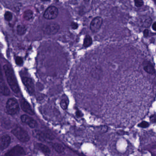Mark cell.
I'll use <instances>...</instances> for the list:
<instances>
[{
    "instance_id": "cell-2",
    "label": "cell",
    "mask_w": 156,
    "mask_h": 156,
    "mask_svg": "<svg viewBox=\"0 0 156 156\" xmlns=\"http://www.w3.org/2000/svg\"><path fill=\"white\" fill-rule=\"evenodd\" d=\"M20 110L19 103L15 98H10L6 105V112L9 115H14Z\"/></svg>"
},
{
    "instance_id": "cell-8",
    "label": "cell",
    "mask_w": 156,
    "mask_h": 156,
    "mask_svg": "<svg viewBox=\"0 0 156 156\" xmlns=\"http://www.w3.org/2000/svg\"><path fill=\"white\" fill-rule=\"evenodd\" d=\"M25 151L22 147L16 146L5 154V156H20L24 155Z\"/></svg>"
},
{
    "instance_id": "cell-27",
    "label": "cell",
    "mask_w": 156,
    "mask_h": 156,
    "mask_svg": "<svg viewBox=\"0 0 156 156\" xmlns=\"http://www.w3.org/2000/svg\"><path fill=\"white\" fill-rule=\"evenodd\" d=\"M71 27L73 28V30H75V29H77L78 28V24L75 23H73L71 25Z\"/></svg>"
},
{
    "instance_id": "cell-24",
    "label": "cell",
    "mask_w": 156,
    "mask_h": 156,
    "mask_svg": "<svg viewBox=\"0 0 156 156\" xmlns=\"http://www.w3.org/2000/svg\"><path fill=\"white\" fill-rule=\"evenodd\" d=\"M148 123H147L146 121H143L141 122L140 124H139L138 126L140 127L141 128H147L149 126Z\"/></svg>"
},
{
    "instance_id": "cell-9",
    "label": "cell",
    "mask_w": 156,
    "mask_h": 156,
    "mask_svg": "<svg viewBox=\"0 0 156 156\" xmlns=\"http://www.w3.org/2000/svg\"><path fill=\"white\" fill-rule=\"evenodd\" d=\"M22 80L29 93L31 94H33L34 93V87L32 79L29 77H23Z\"/></svg>"
},
{
    "instance_id": "cell-26",
    "label": "cell",
    "mask_w": 156,
    "mask_h": 156,
    "mask_svg": "<svg viewBox=\"0 0 156 156\" xmlns=\"http://www.w3.org/2000/svg\"><path fill=\"white\" fill-rule=\"evenodd\" d=\"M150 120L151 122L155 123L156 122V115H151L150 117Z\"/></svg>"
},
{
    "instance_id": "cell-10",
    "label": "cell",
    "mask_w": 156,
    "mask_h": 156,
    "mask_svg": "<svg viewBox=\"0 0 156 156\" xmlns=\"http://www.w3.org/2000/svg\"><path fill=\"white\" fill-rule=\"evenodd\" d=\"M20 102L21 107L22 109L23 110V111L30 115H34V112L33 110L32 109L30 104L27 101H25L24 99H20Z\"/></svg>"
},
{
    "instance_id": "cell-16",
    "label": "cell",
    "mask_w": 156,
    "mask_h": 156,
    "mask_svg": "<svg viewBox=\"0 0 156 156\" xmlns=\"http://www.w3.org/2000/svg\"><path fill=\"white\" fill-rule=\"evenodd\" d=\"M33 17V12L31 10L28 9L23 12V17L24 20L27 21L30 20Z\"/></svg>"
},
{
    "instance_id": "cell-29",
    "label": "cell",
    "mask_w": 156,
    "mask_h": 156,
    "mask_svg": "<svg viewBox=\"0 0 156 156\" xmlns=\"http://www.w3.org/2000/svg\"><path fill=\"white\" fill-rule=\"evenodd\" d=\"M148 30H145V31H144V35H145V36H147L148 35Z\"/></svg>"
},
{
    "instance_id": "cell-1",
    "label": "cell",
    "mask_w": 156,
    "mask_h": 156,
    "mask_svg": "<svg viewBox=\"0 0 156 156\" xmlns=\"http://www.w3.org/2000/svg\"><path fill=\"white\" fill-rule=\"evenodd\" d=\"M3 71L8 84L13 92L18 93L20 89L12 69L8 65H4L3 66Z\"/></svg>"
},
{
    "instance_id": "cell-23",
    "label": "cell",
    "mask_w": 156,
    "mask_h": 156,
    "mask_svg": "<svg viewBox=\"0 0 156 156\" xmlns=\"http://www.w3.org/2000/svg\"><path fill=\"white\" fill-rule=\"evenodd\" d=\"M15 62H16V63L18 65L20 66L23 63V60L21 57H20V56H17L15 58Z\"/></svg>"
},
{
    "instance_id": "cell-17",
    "label": "cell",
    "mask_w": 156,
    "mask_h": 156,
    "mask_svg": "<svg viewBox=\"0 0 156 156\" xmlns=\"http://www.w3.org/2000/svg\"><path fill=\"white\" fill-rule=\"evenodd\" d=\"M27 30V28L24 25H18L17 27V32L19 35H23L25 34Z\"/></svg>"
},
{
    "instance_id": "cell-20",
    "label": "cell",
    "mask_w": 156,
    "mask_h": 156,
    "mask_svg": "<svg viewBox=\"0 0 156 156\" xmlns=\"http://www.w3.org/2000/svg\"><path fill=\"white\" fill-rule=\"evenodd\" d=\"M52 147L56 151L59 153H62L64 151V147L61 144H58V143H53Z\"/></svg>"
},
{
    "instance_id": "cell-19",
    "label": "cell",
    "mask_w": 156,
    "mask_h": 156,
    "mask_svg": "<svg viewBox=\"0 0 156 156\" xmlns=\"http://www.w3.org/2000/svg\"><path fill=\"white\" fill-rule=\"evenodd\" d=\"M144 70L146 71L147 73L149 74H154L155 73V71L154 70V67L152 65L150 64H147L145 65L144 66Z\"/></svg>"
},
{
    "instance_id": "cell-4",
    "label": "cell",
    "mask_w": 156,
    "mask_h": 156,
    "mask_svg": "<svg viewBox=\"0 0 156 156\" xmlns=\"http://www.w3.org/2000/svg\"><path fill=\"white\" fill-rule=\"evenodd\" d=\"M60 26L57 23H52L44 26L42 29L44 34L46 35H53L58 32Z\"/></svg>"
},
{
    "instance_id": "cell-7",
    "label": "cell",
    "mask_w": 156,
    "mask_h": 156,
    "mask_svg": "<svg viewBox=\"0 0 156 156\" xmlns=\"http://www.w3.org/2000/svg\"><path fill=\"white\" fill-rule=\"evenodd\" d=\"M103 19L101 17H97L94 18L90 23V28L93 32H97L102 26L103 23Z\"/></svg>"
},
{
    "instance_id": "cell-18",
    "label": "cell",
    "mask_w": 156,
    "mask_h": 156,
    "mask_svg": "<svg viewBox=\"0 0 156 156\" xmlns=\"http://www.w3.org/2000/svg\"><path fill=\"white\" fill-rule=\"evenodd\" d=\"M92 39L89 35H86L83 41L84 47L87 48V47H89L91 44H92Z\"/></svg>"
},
{
    "instance_id": "cell-25",
    "label": "cell",
    "mask_w": 156,
    "mask_h": 156,
    "mask_svg": "<svg viewBox=\"0 0 156 156\" xmlns=\"http://www.w3.org/2000/svg\"><path fill=\"white\" fill-rule=\"evenodd\" d=\"M135 6L137 7H140L143 5V2L142 1H135Z\"/></svg>"
},
{
    "instance_id": "cell-5",
    "label": "cell",
    "mask_w": 156,
    "mask_h": 156,
    "mask_svg": "<svg viewBox=\"0 0 156 156\" xmlns=\"http://www.w3.org/2000/svg\"><path fill=\"white\" fill-rule=\"evenodd\" d=\"M58 9L56 7L50 6L44 12V17L46 20H54L58 16Z\"/></svg>"
},
{
    "instance_id": "cell-14",
    "label": "cell",
    "mask_w": 156,
    "mask_h": 156,
    "mask_svg": "<svg viewBox=\"0 0 156 156\" xmlns=\"http://www.w3.org/2000/svg\"><path fill=\"white\" fill-rule=\"evenodd\" d=\"M1 93L3 95H9L10 94V90L8 88L6 84L5 83L4 80H3L2 78V74L1 73Z\"/></svg>"
},
{
    "instance_id": "cell-28",
    "label": "cell",
    "mask_w": 156,
    "mask_h": 156,
    "mask_svg": "<svg viewBox=\"0 0 156 156\" xmlns=\"http://www.w3.org/2000/svg\"><path fill=\"white\" fill-rule=\"evenodd\" d=\"M152 29L156 31V22L152 24Z\"/></svg>"
},
{
    "instance_id": "cell-11",
    "label": "cell",
    "mask_w": 156,
    "mask_h": 156,
    "mask_svg": "<svg viewBox=\"0 0 156 156\" xmlns=\"http://www.w3.org/2000/svg\"><path fill=\"white\" fill-rule=\"evenodd\" d=\"M152 20L148 16H141L138 19V23L140 26L148 28L151 25Z\"/></svg>"
},
{
    "instance_id": "cell-6",
    "label": "cell",
    "mask_w": 156,
    "mask_h": 156,
    "mask_svg": "<svg viewBox=\"0 0 156 156\" xmlns=\"http://www.w3.org/2000/svg\"><path fill=\"white\" fill-rule=\"evenodd\" d=\"M33 133L34 136L41 140H52L55 138L54 135L49 132L35 130L34 131Z\"/></svg>"
},
{
    "instance_id": "cell-21",
    "label": "cell",
    "mask_w": 156,
    "mask_h": 156,
    "mask_svg": "<svg viewBox=\"0 0 156 156\" xmlns=\"http://www.w3.org/2000/svg\"><path fill=\"white\" fill-rule=\"evenodd\" d=\"M61 107L64 109H66L67 108L68 105V101L66 99H63L60 102Z\"/></svg>"
},
{
    "instance_id": "cell-22",
    "label": "cell",
    "mask_w": 156,
    "mask_h": 156,
    "mask_svg": "<svg viewBox=\"0 0 156 156\" xmlns=\"http://www.w3.org/2000/svg\"><path fill=\"white\" fill-rule=\"evenodd\" d=\"M4 18H5L6 20L8 21H10L12 20V13L10 12H7L5 13V15H4Z\"/></svg>"
},
{
    "instance_id": "cell-12",
    "label": "cell",
    "mask_w": 156,
    "mask_h": 156,
    "mask_svg": "<svg viewBox=\"0 0 156 156\" xmlns=\"http://www.w3.org/2000/svg\"><path fill=\"white\" fill-rule=\"evenodd\" d=\"M21 119L23 122L28 125L32 128H34L37 126V122L32 118L27 115H23L22 116Z\"/></svg>"
},
{
    "instance_id": "cell-15",
    "label": "cell",
    "mask_w": 156,
    "mask_h": 156,
    "mask_svg": "<svg viewBox=\"0 0 156 156\" xmlns=\"http://www.w3.org/2000/svg\"><path fill=\"white\" fill-rule=\"evenodd\" d=\"M35 146H36V148L38 149L41 151H42L43 152L45 153V154H49L51 152V150H50V148L47 146L44 145V144L38 143H36Z\"/></svg>"
},
{
    "instance_id": "cell-3",
    "label": "cell",
    "mask_w": 156,
    "mask_h": 156,
    "mask_svg": "<svg viewBox=\"0 0 156 156\" xmlns=\"http://www.w3.org/2000/svg\"><path fill=\"white\" fill-rule=\"evenodd\" d=\"M11 132L21 141L27 142L30 140V137L28 133L20 127L15 128L12 130Z\"/></svg>"
},
{
    "instance_id": "cell-13",
    "label": "cell",
    "mask_w": 156,
    "mask_h": 156,
    "mask_svg": "<svg viewBox=\"0 0 156 156\" xmlns=\"http://www.w3.org/2000/svg\"><path fill=\"white\" fill-rule=\"evenodd\" d=\"M10 137L8 135L2 136L1 139V149L3 150L5 149L10 143Z\"/></svg>"
}]
</instances>
